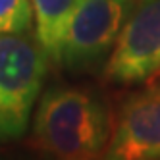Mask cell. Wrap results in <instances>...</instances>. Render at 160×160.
Returning <instances> with one entry per match:
<instances>
[{"mask_svg": "<svg viewBox=\"0 0 160 160\" xmlns=\"http://www.w3.org/2000/svg\"><path fill=\"white\" fill-rule=\"evenodd\" d=\"M112 125L110 104L98 89L54 83L33 112L31 145L50 160H97L108 147Z\"/></svg>", "mask_w": 160, "mask_h": 160, "instance_id": "1", "label": "cell"}, {"mask_svg": "<svg viewBox=\"0 0 160 160\" xmlns=\"http://www.w3.org/2000/svg\"><path fill=\"white\" fill-rule=\"evenodd\" d=\"M50 66L35 31L0 33V145L27 133Z\"/></svg>", "mask_w": 160, "mask_h": 160, "instance_id": "2", "label": "cell"}, {"mask_svg": "<svg viewBox=\"0 0 160 160\" xmlns=\"http://www.w3.org/2000/svg\"><path fill=\"white\" fill-rule=\"evenodd\" d=\"M135 4L137 0H79L64 37L60 68L75 75L98 73Z\"/></svg>", "mask_w": 160, "mask_h": 160, "instance_id": "3", "label": "cell"}, {"mask_svg": "<svg viewBox=\"0 0 160 160\" xmlns=\"http://www.w3.org/2000/svg\"><path fill=\"white\" fill-rule=\"evenodd\" d=\"M160 73V0H137L102 77L110 85H145Z\"/></svg>", "mask_w": 160, "mask_h": 160, "instance_id": "4", "label": "cell"}, {"mask_svg": "<svg viewBox=\"0 0 160 160\" xmlns=\"http://www.w3.org/2000/svg\"><path fill=\"white\" fill-rule=\"evenodd\" d=\"M102 156L106 160H160V83L148 81L120 102Z\"/></svg>", "mask_w": 160, "mask_h": 160, "instance_id": "5", "label": "cell"}, {"mask_svg": "<svg viewBox=\"0 0 160 160\" xmlns=\"http://www.w3.org/2000/svg\"><path fill=\"white\" fill-rule=\"evenodd\" d=\"M79 0H31L35 14V35L47 50L52 66H60L64 37Z\"/></svg>", "mask_w": 160, "mask_h": 160, "instance_id": "6", "label": "cell"}, {"mask_svg": "<svg viewBox=\"0 0 160 160\" xmlns=\"http://www.w3.org/2000/svg\"><path fill=\"white\" fill-rule=\"evenodd\" d=\"M35 29L31 0H0V33H25Z\"/></svg>", "mask_w": 160, "mask_h": 160, "instance_id": "7", "label": "cell"}, {"mask_svg": "<svg viewBox=\"0 0 160 160\" xmlns=\"http://www.w3.org/2000/svg\"><path fill=\"white\" fill-rule=\"evenodd\" d=\"M0 160H14L10 154H4V152H0Z\"/></svg>", "mask_w": 160, "mask_h": 160, "instance_id": "8", "label": "cell"}, {"mask_svg": "<svg viewBox=\"0 0 160 160\" xmlns=\"http://www.w3.org/2000/svg\"><path fill=\"white\" fill-rule=\"evenodd\" d=\"M97 160H106V158H104V156H100V158H97Z\"/></svg>", "mask_w": 160, "mask_h": 160, "instance_id": "9", "label": "cell"}]
</instances>
